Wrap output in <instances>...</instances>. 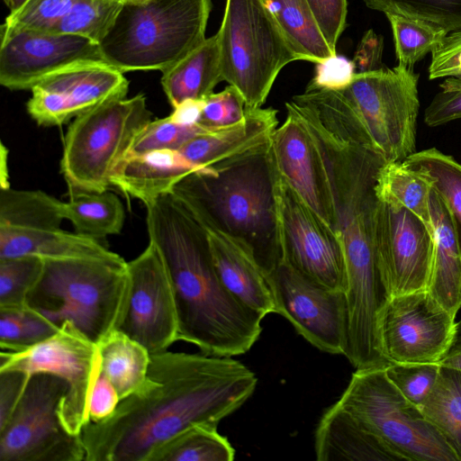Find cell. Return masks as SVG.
Segmentation results:
<instances>
[{
  "mask_svg": "<svg viewBox=\"0 0 461 461\" xmlns=\"http://www.w3.org/2000/svg\"><path fill=\"white\" fill-rule=\"evenodd\" d=\"M86 60H104L99 45L88 39L1 26L0 84L8 89H31L45 77Z\"/></svg>",
  "mask_w": 461,
  "mask_h": 461,
  "instance_id": "obj_19",
  "label": "cell"
},
{
  "mask_svg": "<svg viewBox=\"0 0 461 461\" xmlns=\"http://www.w3.org/2000/svg\"><path fill=\"white\" fill-rule=\"evenodd\" d=\"M128 288L127 262L118 254L45 258L26 305L59 328L66 321L72 323L98 344L118 329Z\"/></svg>",
  "mask_w": 461,
  "mask_h": 461,
  "instance_id": "obj_5",
  "label": "cell"
},
{
  "mask_svg": "<svg viewBox=\"0 0 461 461\" xmlns=\"http://www.w3.org/2000/svg\"><path fill=\"white\" fill-rule=\"evenodd\" d=\"M275 195L281 261L319 285L346 293V256L339 235L309 209L276 171Z\"/></svg>",
  "mask_w": 461,
  "mask_h": 461,
  "instance_id": "obj_13",
  "label": "cell"
},
{
  "mask_svg": "<svg viewBox=\"0 0 461 461\" xmlns=\"http://www.w3.org/2000/svg\"><path fill=\"white\" fill-rule=\"evenodd\" d=\"M213 131L200 123H176L169 116L151 120L137 136L130 154L161 149L178 150L191 139Z\"/></svg>",
  "mask_w": 461,
  "mask_h": 461,
  "instance_id": "obj_41",
  "label": "cell"
},
{
  "mask_svg": "<svg viewBox=\"0 0 461 461\" xmlns=\"http://www.w3.org/2000/svg\"><path fill=\"white\" fill-rule=\"evenodd\" d=\"M128 89L123 73L104 60L80 61L35 84L26 107L39 125L59 126L101 104L126 97Z\"/></svg>",
  "mask_w": 461,
  "mask_h": 461,
  "instance_id": "obj_18",
  "label": "cell"
},
{
  "mask_svg": "<svg viewBox=\"0 0 461 461\" xmlns=\"http://www.w3.org/2000/svg\"><path fill=\"white\" fill-rule=\"evenodd\" d=\"M269 146L221 167L192 172L170 194L200 222L246 244L267 275L281 262Z\"/></svg>",
  "mask_w": 461,
  "mask_h": 461,
  "instance_id": "obj_4",
  "label": "cell"
},
{
  "mask_svg": "<svg viewBox=\"0 0 461 461\" xmlns=\"http://www.w3.org/2000/svg\"><path fill=\"white\" fill-rule=\"evenodd\" d=\"M384 48L383 37L373 30L366 32L362 38L353 60L357 72L375 70L383 68L382 53Z\"/></svg>",
  "mask_w": 461,
  "mask_h": 461,
  "instance_id": "obj_51",
  "label": "cell"
},
{
  "mask_svg": "<svg viewBox=\"0 0 461 461\" xmlns=\"http://www.w3.org/2000/svg\"><path fill=\"white\" fill-rule=\"evenodd\" d=\"M432 189L431 176L404 161L384 162L377 173L375 185L378 201L405 208L430 227L429 197Z\"/></svg>",
  "mask_w": 461,
  "mask_h": 461,
  "instance_id": "obj_28",
  "label": "cell"
},
{
  "mask_svg": "<svg viewBox=\"0 0 461 461\" xmlns=\"http://www.w3.org/2000/svg\"><path fill=\"white\" fill-rule=\"evenodd\" d=\"M406 461H458L420 408L409 401L385 367L357 369L337 402Z\"/></svg>",
  "mask_w": 461,
  "mask_h": 461,
  "instance_id": "obj_9",
  "label": "cell"
},
{
  "mask_svg": "<svg viewBox=\"0 0 461 461\" xmlns=\"http://www.w3.org/2000/svg\"><path fill=\"white\" fill-rule=\"evenodd\" d=\"M77 0H27L10 13L3 26L10 29L51 32Z\"/></svg>",
  "mask_w": 461,
  "mask_h": 461,
  "instance_id": "obj_43",
  "label": "cell"
},
{
  "mask_svg": "<svg viewBox=\"0 0 461 461\" xmlns=\"http://www.w3.org/2000/svg\"><path fill=\"white\" fill-rule=\"evenodd\" d=\"M59 327L22 305L0 308V346L4 351H22L53 336Z\"/></svg>",
  "mask_w": 461,
  "mask_h": 461,
  "instance_id": "obj_37",
  "label": "cell"
},
{
  "mask_svg": "<svg viewBox=\"0 0 461 461\" xmlns=\"http://www.w3.org/2000/svg\"><path fill=\"white\" fill-rule=\"evenodd\" d=\"M316 23L330 49L336 52L337 42L347 21V0H306Z\"/></svg>",
  "mask_w": 461,
  "mask_h": 461,
  "instance_id": "obj_46",
  "label": "cell"
},
{
  "mask_svg": "<svg viewBox=\"0 0 461 461\" xmlns=\"http://www.w3.org/2000/svg\"><path fill=\"white\" fill-rule=\"evenodd\" d=\"M319 461H400L379 438L337 402L322 414L314 435Z\"/></svg>",
  "mask_w": 461,
  "mask_h": 461,
  "instance_id": "obj_24",
  "label": "cell"
},
{
  "mask_svg": "<svg viewBox=\"0 0 461 461\" xmlns=\"http://www.w3.org/2000/svg\"><path fill=\"white\" fill-rule=\"evenodd\" d=\"M314 76L306 87L340 91L352 82L356 65L343 56L333 55L315 63Z\"/></svg>",
  "mask_w": 461,
  "mask_h": 461,
  "instance_id": "obj_47",
  "label": "cell"
},
{
  "mask_svg": "<svg viewBox=\"0 0 461 461\" xmlns=\"http://www.w3.org/2000/svg\"><path fill=\"white\" fill-rule=\"evenodd\" d=\"M122 1H139V0H122Z\"/></svg>",
  "mask_w": 461,
  "mask_h": 461,
  "instance_id": "obj_56",
  "label": "cell"
},
{
  "mask_svg": "<svg viewBox=\"0 0 461 461\" xmlns=\"http://www.w3.org/2000/svg\"><path fill=\"white\" fill-rule=\"evenodd\" d=\"M301 60L318 63L336 55L321 34L306 0H264Z\"/></svg>",
  "mask_w": 461,
  "mask_h": 461,
  "instance_id": "obj_30",
  "label": "cell"
},
{
  "mask_svg": "<svg viewBox=\"0 0 461 461\" xmlns=\"http://www.w3.org/2000/svg\"><path fill=\"white\" fill-rule=\"evenodd\" d=\"M223 81L246 109L263 107L280 71L301 60L264 0H226L218 32Z\"/></svg>",
  "mask_w": 461,
  "mask_h": 461,
  "instance_id": "obj_8",
  "label": "cell"
},
{
  "mask_svg": "<svg viewBox=\"0 0 461 461\" xmlns=\"http://www.w3.org/2000/svg\"><path fill=\"white\" fill-rule=\"evenodd\" d=\"M223 81L217 34L162 72L161 85L172 107L187 99H206Z\"/></svg>",
  "mask_w": 461,
  "mask_h": 461,
  "instance_id": "obj_27",
  "label": "cell"
},
{
  "mask_svg": "<svg viewBox=\"0 0 461 461\" xmlns=\"http://www.w3.org/2000/svg\"><path fill=\"white\" fill-rule=\"evenodd\" d=\"M145 206L149 239L163 259L175 295L178 340L211 356L249 351L263 319L222 285L203 226L170 194Z\"/></svg>",
  "mask_w": 461,
  "mask_h": 461,
  "instance_id": "obj_3",
  "label": "cell"
},
{
  "mask_svg": "<svg viewBox=\"0 0 461 461\" xmlns=\"http://www.w3.org/2000/svg\"><path fill=\"white\" fill-rule=\"evenodd\" d=\"M433 234L430 294L451 314L461 307V247L450 209L433 187L429 197Z\"/></svg>",
  "mask_w": 461,
  "mask_h": 461,
  "instance_id": "obj_25",
  "label": "cell"
},
{
  "mask_svg": "<svg viewBox=\"0 0 461 461\" xmlns=\"http://www.w3.org/2000/svg\"><path fill=\"white\" fill-rule=\"evenodd\" d=\"M403 161L431 176L433 187L451 211L461 247V164L436 148L414 152Z\"/></svg>",
  "mask_w": 461,
  "mask_h": 461,
  "instance_id": "obj_35",
  "label": "cell"
},
{
  "mask_svg": "<svg viewBox=\"0 0 461 461\" xmlns=\"http://www.w3.org/2000/svg\"><path fill=\"white\" fill-rule=\"evenodd\" d=\"M31 375L23 371H0V428L9 420Z\"/></svg>",
  "mask_w": 461,
  "mask_h": 461,
  "instance_id": "obj_49",
  "label": "cell"
},
{
  "mask_svg": "<svg viewBox=\"0 0 461 461\" xmlns=\"http://www.w3.org/2000/svg\"><path fill=\"white\" fill-rule=\"evenodd\" d=\"M393 31L398 64L413 68L444 41L447 32L429 22L401 14H385Z\"/></svg>",
  "mask_w": 461,
  "mask_h": 461,
  "instance_id": "obj_36",
  "label": "cell"
},
{
  "mask_svg": "<svg viewBox=\"0 0 461 461\" xmlns=\"http://www.w3.org/2000/svg\"><path fill=\"white\" fill-rule=\"evenodd\" d=\"M122 0H77L51 32L77 35L99 45L113 25Z\"/></svg>",
  "mask_w": 461,
  "mask_h": 461,
  "instance_id": "obj_38",
  "label": "cell"
},
{
  "mask_svg": "<svg viewBox=\"0 0 461 461\" xmlns=\"http://www.w3.org/2000/svg\"><path fill=\"white\" fill-rule=\"evenodd\" d=\"M68 385L59 377L38 373L6 424L0 428V461H85L80 436L63 425L60 405Z\"/></svg>",
  "mask_w": 461,
  "mask_h": 461,
  "instance_id": "obj_11",
  "label": "cell"
},
{
  "mask_svg": "<svg viewBox=\"0 0 461 461\" xmlns=\"http://www.w3.org/2000/svg\"><path fill=\"white\" fill-rule=\"evenodd\" d=\"M455 318L428 290L392 296L382 314L384 353L393 363H438L454 333Z\"/></svg>",
  "mask_w": 461,
  "mask_h": 461,
  "instance_id": "obj_16",
  "label": "cell"
},
{
  "mask_svg": "<svg viewBox=\"0 0 461 461\" xmlns=\"http://www.w3.org/2000/svg\"><path fill=\"white\" fill-rule=\"evenodd\" d=\"M285 121L274 131L269 153L277 174L329 228L337 232L321 162L308 130L286 110Z\"/></svg>",
  "mask_w": 461,
  "mask_h": 461,
  "instance_id": "obj_20",
  "label": "cell"
},
{
  "mask_svg": "<svg viewBox=\"0 0 461 461\" xmlns=\"http://www.w3.org/2000/svg\"><path fill=\"white\" fill-rule=\"evenodd\" d=\"M418 83L419 74L412 68L398 64L357 72L340 90L370 148L386 162L403 161L416 152Z\"/></svg>",
  "mask_w": 461,
  "mask_h": 461,
  "instance_id": "obj_10",
  "label": "cell"
},
{
  "mask_svg": "<svg viewBox=\"0 0 461 461\" xmlns=\"http://www.w3.org/2000/svg\"><path fill=\"white\" fill-rule=\"evenodd\" d=\"M433 246L432 227L405 208L377 200L375 255L391 297L428 290Z\"/></svg>",
  "mask_w": 461,
  "mask_h": 461,
  "instance_id": "obj_17",
  "label": "cell"
},
{
  "mask_svg": "<svg viewBox=\"0 0 461 461\" xmlns=\"http://www.w3.org/2000/svg\"><path fill=\"white\" fill-rule=\"evenodd\" d=\"M114 252L97 240L59 229L0 227V258L38 256L42 258L111 257Z\"/></svg>",
  "mask_w": 461,
  "mask_h": 461,
  "instance_id": "obj_26",
  "label": "cell"
},
{
  "mask_svg": "<svg viewBox=\"0 0 461 461\" xmlns=\"http://www.w3.org/2000/svg\"><path fill=\"white\" fill-rule=\"evenodd\" d=\"M120 401L114 385L100 372L91 396L89 420L99 422L106 420L113 413Z\"/></svg>",
  "mask_w": 461,
  "mask_h": 461,
  "instance_id": "obj_50",
  "label": "cell"
},
{
  "mask_svg": "<svg viewBox=\"0 0 461 461\" xmlns=\"http://www.w3.org/2000/svg\"><path fill=\"white\" fill-rule=\"evenodd\" d=\"M187 160L178 150L161 149L129 154L116 168L111 183L126 197L145 205L171 194L188 174L203 170Z\"/></svg>",
  "mask_w": 461,
  "mask_h": 461,
  "instance_id": "obj_23",
  "label": "cell"
},
{
  "mask_svg": "<svg viewBox=\"0 0 461 461\" xmlns=\"http://www.w3.org/2000/svg\"><path fill=\"white\" fill-rule=\"evenodd\" d=\"M274 107L246 109L245 118L233 125L198 135L178 151L202 168H213L267 149L278 127Z\"/></svg>",
  "mask_w": 461,
  "mask_h": 461,
  "instance_id": "obj_21",
  "label": "cell"
},
{
  "mask_svg": "<svg viewBox=\"0 0 461 461\" xmlns=\"http://www.w3.org/2000/svg\"><path fill=\"white\" fill-rule=\"evenodd\" d=\"M285 108L305 125L321 162L345 250L348 308L356 315L375 313L390 296L375 247V185L386 161L369 147L340 91L306 87L292 96Z\"/></svg>",
  "mask_w": 461,
  "mask_h": 461,
  "instance_id": "obj_2",
  "label": "cell"
},
{
  "mask_svg": "<svg viewBox=\"0 0 461 461\" xmlns=\"http://www.w3.org/2000/svg\"><path fill=\"white\" fill-rule=\"evenodd\" d=\"M43 267L38 256L0 258V308L25 305Z\"/></svg>",
  "mask_w": 461,
  "mask_h": 461,
  "instance_id": "obj_40",
  "label": "cell"
},
{
  "mask_svg": "<svg viewBox=\"0 0 461 461\" xmlns=\"http://www.w3.org/2000/svg\"><path fill=\"white\" fill-rule=\"evenodd\" d=\"M128 300L119 330L148 351H167L178 340L175 295L163 259L153 243L127 262Z\"/></svg>",
  "mask_w": 461,
  "mask_h": 461,
  "instance_id": "obj_15",
  "label": "cell"
},
{
  "mask_svg": "<svg viewBox=\"0 0 461 461\" xmlns=\"http://www.w3.org/2000/svg\"><path fill=\"white\" fill-rule=\"evenodd\" d=\"M420 408L461 461V370L440 366L438 380Z\"/></svg>",
  "mask_w": 461,
  "mask_h": 461,
  "instance_id": "obj_33",
  "label": "cell"
},
{
  "mask_svg": "<svg viewBox=\"0 0 461 461\" xmlns=\"http://www.w3.org/2000/svg\"><path fill=\"white\" fill-rule=\"evenodd\" d=\"M385 370L400 392L420 407L435 385L440 366L438 363H393Z\"/></svg>",
  "mask_w": 461,
  "mask_h": 461,
  "instance_id": "obj_42",
  "label": "cell"
},
{
  "mask_svg": "<svg viewBox=\"0 0 461 461\" xmlns=\"http://www.w3.org/2000/svg\"><path fill=\"white\" fill-rule=\"evenodd\" d=\"M384 14H401L423 20L448 33L461 29V0H364Z\"/></svg>",
  "mask_w": 461,
  "mask_h": 461,
  "instance_id": "obj_39",
  "label": "cell"
},
{
  "mask_svg": "<svg viewBox=\"0 0 461 461\" xmlns=\"http://www.w3.org/2000/svg\"><path fill=\"white\" fill-rule=\"evenodd\" d=\"M151 118L143 94L107 101L75 117L60 160L69 195L107 190L116 168Z\"/></svg>",
  "mask_w": 461,
  "mask_h": 461,
  "instance_id": "obj_7",
  "label": "cell"
},
{
  "mask_svg": "<svg viewBox=\"0 0 461 461\" xmlns=\"http://www.w3.org/2000/svg\"><path fill=\"white\" fill-rule=\"evenodd\" d=\"M429 77L461 79V29L447 33L442 43L431 53Z\"/></svg>",
  "mask_w": 461,
  "mask_h": 461,
  "instance_id": "obj_48",
  "label": "cell"
},
{
  "mask_svg": "<svg viewBox=\"0 0 461 461\" xmlns=\"http://www.w3.org/2000/svg\"><path fill=\"white\" fill-rule=\"evenodd\" d=\"M56 375L67 385L59 416L67 430L80 436L89 420L93 389L101 372L98 345L66 321L48 339L22 351H1L0 371Z\"/></svg>",
  "mask_w": 461,
  "mask_h": 461,
  "instance_id": "obj_12",
  "label": "cell"
},
{
  "mask_svg": "<svg viewBox=\"0 0 461 461\" xmlns=\"http://www.w3.org/2000/svg\"><path fill=\"white\" fill-rule=\"evenodd\" d=\"M267 278L276 312L286 318L312 346L345 354L348 304L345 292L329 289L281 261Z\"/></svg>",
  "mask_w": 461,
  "mask_h": 461,
  "instance_id": "obj_14",
  "label": "cell"
},
{
  "mask_svg": "<svg viewBox=\"0 0 461 461\" xmlns=\"http://www.w3.org/2000/svg\"><path fill=\"white\" fill-rule=\"evenodd\" d=\"M6 6L9 8L10 13L18 11L27 0H4Z\"/></svg>",
  "mask_w": 461,
  "mask_h": 461,
  "instance_id": "obj_55",
  "label": "cell"
},
{
  "mask_svg": "<svg viewBox=\"0 0 461 461\" xmlns=\"http://www.w3.org/2000/svg\"><path fill=\"white\" fill-rule=\"evenodd\" d=\"M7 149L2 144L1 148V167H0V184L1 188L10 187L8 181V172H7Z\"/></svg>",
  "mask_w": 461,
  "mask_h": 461,
  "instance_id": "obj_54",
  "label": "cell"
},
{
  "mask_svg": "<svg viewBox=\"0 0 461 461\" xmlns=\"http://www.w3.org/2000/svg\"><path fill=\"white\" fill-rule=\"evenodd\" d=\"M257 383L255 373L231 357L152 354L141 388L121 400L106 420L83 428L85 461H150L186 429L217 428L252 395Z\"/></svg>",
  "mask_w": 461,
  "mask_h": 461,
  "instance_id": "obj_1",
  "label": "cell"
},
{
  "mask_svg": "<svg viewBox=\"0 0 461 461\" xmlns=\"http://www.w3.org/2000/svg\"><path fill=\"white\" fill-rule=\"evenodd\" d=\"M64 202L37 190L1 188L0 227L59 229Z\"/></svg>",
  "mask_w": 461,
  "mask_h": 461,
  "instance_id": "obj_32",
  "label": "cell"
},
{
  "mask_svg": "<svg viewBox=\"0 0 461 461\" xmlns=\"http://www.w3.org/2000/svg\"><path fill=\"white\" fill-rule=\"evenodd\" d=\"M204 104L205 99L185 100L173 107V112L168 116L173 122L180 124L191 125L198 123Z\"/></svg>",
  "mask_w": 461,
  "mask_h": 461,
  "instance_id": "obj_52",
  "label": "cell"
},
{
  "mask_svg": "<svg viewBox=\"0 0 461 461\" xmlns=\"http://www.w3.org/2000/svg\"><path fill=\"white\" fill-rule=\"evenodd\" d=\"M235 450L217 428L194 425L163 445L150 461H231Z\"/></svg>",
  "mask_w": 461,
  "mask_h": 461,
  "instance_id": "obj_34",
  "label": "cell"
},
{
  "mask_svg": "<svg viewBox=\"0 0 461 461\" xmlns=\"http://www.w3.org/2000/svg\"><path fill=\"white\" fill-rule=\"evenodd\" d=\"M246 116L245 101L239 90L229 85L219 93H212L205 99L199 122L218 130L241 122Z\"/></svg>",
  "mask_w": 461,
  "mask_h": 461,
  "instance_id": "obj_44",
  "label": "cell"
},
{
  "mask_svg": "<svg viewBox=\"0 0 461 461\" xmlns=\"http://www.w3.org/2000/svg\"><path fill=\"white\" fill-rule=\"evenodd\" d=\"M101 373L114 385L122 400L143 385L151 354L140 343L115 330L98 344Z\"/></svg>",
  "mask_w": 461,
  "mask_h": 461,
  "instance_id": "obj_29",
  "label": "cell"
},
{
  "mask_svg": "<svg viewBox=\"0 0 461 461\" xmlns=\"http://www.w3.org/2000/svg\"><path fill=\"white\" fill-rule=\"evenodd\" d=\"M424 113L427 125L436 127L461 119V79L447 77Z\"/></svg>",
  "mask_w": 461,
  "mask_h": 461,
  "instance_id": "obj_45",
  "label": "cell"
},
{
  "mask_svg": "<svg viewBox=\"0 0 461 461\" xmlns=\"http://www.w3.org/2000/svg\"><path fill=\"white\" fill-rule=\"evenodd\" d=\"M64 202V216L77 233L95 239L119 234L124 224L125 212L118 196L107 190L77 193Z\"/></svg>",
  "mask_w": 461,
  "mask_h": 461,
  "instance_id": "obj_31",
  "label": "cell"
},
{
  "mask_svg": "<svg viewBox=\"0 0 461 461\" xmlns=\"http://www.w3.org/2000/svg\"><path fill=\"white\" fill-rule=\"evenodd\" d=\"M200 223L207 233L212 262L225 289L262 319L276 312L267 275L258 264L249 247L212 225Z\"/></svg>",
  "mask_w": 461,
  "mask_h": 461,
  "instance_id": "obj_22",
  "label": "cell"
},
{
  "mask_svg": "<svg viewBox=\"0 0 461 461\" xmlns=\"http://www.w3.org/2000/svg\"><path fill=\"white\" fill-rule=\"evenodd\" d=\"M212 0L123 1L99 49L122 73L174 66L202 44Z\"/></svg>",
  "mask_w": 461,
  "mask_h": 461,
  "instance_id": "obj_6",
  "label": "cell"
},
{
  "mask_svg": "<svg viewBox=\"0 0 461 461\" xmlns=\"http://www.w3.org/2000/svg\"><path fill=\"white\" fill-rule=\"evenodd\" d=\"M438 364L461 370V320L455 323L451 342Z\"/></svg>",
  "mask_w": 461,
  "mask_h": 461,
  "instance_id": "obj_53",
  "label": "cell"
}]
</instances>
